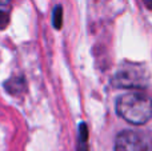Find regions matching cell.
<instances>
[{
    "label": "cell",
    "instance_id": "3957f363",
    "mask_svg": "<svg viewBox=\"0 0 152 151\" xmlns=\"http://www.w3.org/2000/svg\"><path fill=\"white\" fill-rule=\"evenodd\" d=\"M115 151H148V143L139 133L124 130L116 136Z\"/></svg>",
    "mask_w": 152,
    "mask_h": 151
},
{
    "label": "cell",
    "instance_id": "7a4b0ae2",
    "mask_svg": "<svg viewBox=\"0 0 152 151\" xmlns=\"http://www.w3.org/2000/svg\"><path fill=\"white\" fill-rule=\"evenodd\" d=\"M112 83L121 88H144L148 83V75L139 66H126L116 72Z\"/></svg>",
    "mask_w": 152,
    "mask_h": 151
},
{
    "label": "cell",
    "instance_id": "ba28073f",
    "mask_svg": "<svg viewBox=\"0 0 152 151\" xmlns=\"http://www.w3.org/2000/svg\"><path fill=\"white\" fill-rule=\"evenodd\" d=\"M143 1H144V4L147 5L150 10H152V0H143Z\"/></svg>",
    "mask_w": 152,
    "mask_h": 151
},
{
    "label": "cell",
    "instance_id": "277c9868",
    "mask_svg": "<svg viewBox=\"0 0 152 151\" xmlns=\"http://www.w3.org/2000/svg\"><path fill=\"white\" fill-rule=\"evenodd\" d=\"M24 87V80L20 78H11L7 83H5V88H7L8 92L11 94H19Z\"/></svg>",
    "mask_w": 152,
    "mask_h": 151
},
{
    "label": "cell",
    "instance_id": "8992f818",
    "mask_svg": "<svg viewBox=\"0 0 152 151\" xmlns=\"http://www.w3.org/2000/svg\"><path fill=\"white\" fill-rule=\"evenodd\" d=\"M61 20H63V12H61V7L58 5V7L53 10V27L55 28H60L61 27Z\"/></svg>",
    "mask_w": 152,
    "mask_h": 151
},
{
    "label": "cell",
    "instance_id": "6da1fadb",
    "mask_svg": "<svg viewBox=\"0 0 152 151\" xmlns=\"http://www.w3.org/2000/svg\"><path fill=\"white\" fill-rule=\"evenodd\" d=\"M116 111L131 125H145L152 118V99L142 92H128L119 98Z\"/></svg>",
    "mask_w": 152,
    "mask_h": 151
},
{
    "label": "cell",
    "instance_id": "5b68a950",
    "mask_svg": "<svg viewBox=\"0 0 152 151\" xmlns=\"http://www.w3.org/2000/svg\"><path fill=\"white\" fill-rule=\"evenodd\" d=\"M80 151H86L87 150V141H88V128L84 123L80 125Z\"/></svg>",
    "mask_w": 152,
    "mask_h": 151
},
{
    "label": "cell",
    "instance_id": "52a82bcc",
    "mask_svg": "<svg viewBox=\"0 0 152 151\" xmlns=\"http://www.w3.org/2000/svg\"><path fill=\"white\" fill-rule=\"evenodd\" d=\"M8 21H10V16H8V13L0 10V28H4V27L8 24Z\"/></svg>",
    "mask_w": 152,
    "mask_h": 151
},
{
    "label": "cell",
    "instance_id": "9c48e42d",
    "mask_svg": "<svg viewBox=\"0 0 152 151\" xmlns=\"http://www.w3.org/2000/svg\"><path fill=\"white\" fill-rule=\"evenodd\" d=\"M11 0H0V4H8Z\"/></svg>",
    "mask_w": 152,
    "mask_h": 151
}]
</instances>
